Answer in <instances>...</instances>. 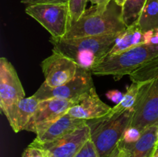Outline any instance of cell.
<instances>
[{"label": "cell", "mask_w": 158, "mask_h": 157, "mask_svg": "<svg viewBox=\"0 0 158 157\" xmlns=\"http://www.w3.org/2000/svg\"><path fill=\"white\" fill-rule=\"evenodd\" d=\"M143 44H145L143 32L136 22L134 24L127 26L123 32L118 33L114 46L108 55L120 54Z\"/></svg>", "instance_id": "16"}, {"label": "cell", "mask_w": 158, "mask_h": 157, "mask_svg": "<svg viewBox=\"0 0 158 157\" xmlns=\"http://www.w3.org/2000/svg\"><path fill=\"white\" fill-rule=\"evenodd\" d=\"M137 23L143 32L158 28V0H148Z\"/></svg>", "instance_id": "17"}, {"label": "cell", "mask_w": 158, "mask_h": 157, "mask_svg": "<svg viewBox=\"0 0 158 157\" xmlns=\"http://www.w3.org/2000/svg\"><path fill=\"white\" fill-rule=\"evenodd\" d=\"M76 100L49 99L40 102L35 113L25 127V130L35 132L39 127L55 121L67 113Z\"/></svg>", "instance_id": "11"}, {"label": "cell", "mask_w": 158, "mask_h": 157, "mask_svg": "<svg viewBox=\"0 0 158 157\" xmlns=\"http://www.w3.org/2000/svg\"><path fill=\"white\" fill-rule=\"evenodd\" d=\"M75 157H100V155L95 145L89 138Z\"/></svg>", "instance_id": "23"}, {"label": "cell", "mask_w": 158, "mask_h": 157, "mask_svg": "<svg viewBox=\"0 0 158 157\" xmlns=\"http://www.w3.org/2000/svg\"><path fill=\"white\" fill-rule=\"evenodd\" d=\"M20 2L31 6L36 4H68L69 0H20Z\"/></svg>", "instance_id": "25"}, {"label": "cell", "mask_w": 158, "mask_h": 157, "mask_svg": "<svg viewBox=\"0 0 158 157\" xmlns=\"http://www.w3.org/2000/svg\"><path fill=\"white\" fill-rule=\"evenodd\" d=\"M117 34L87 36L76 38H54L49 42L52 51L63 54L82 69L91 71L109 54L117 38Z\"/></svg>", "instance_id": "1"}, {"label": "cell", "mask_w": 158, "mask_h": 157, "mask_svg": "<svg viewBox=\"0 0 158 157\" xmlns=\"http://www.w3.org/2000/svg\"><path fill=\"white\" fill-rule=\"evenodd\" d=\"M127 27L122 18V7L113 0L102 12H98L95 6L86 9L80 19L70 26L63 38L117 34Z\"/></svg>", "instance_id": "2"}, {"label": "cell", "mask_w": 158, "mask_h": 157, "mask_svg": "<svg viewBox=\"0 0 158 157\" xmlns=\"http://www.w3.org/2000/svg\"><path fill=\"white\" fill-rule=\"evenodd\" d=\"M134 110L130 127L137 128L142 132L148 128L158 126V78L143 83Z\"/></svg>", "instance_id": "6"}, {"label": "cell", "mask_w": 158, "mask_h": 157, "mask_svg": "<svg viewBox=\"0 0 158 157\" xmlns=\"http://www.w3.org/2000/svg\"><path fill=\"white\" fill-rule=\"evenodd\" d=\"M94 6H96L97 11L100 12H103L106 9L108 5L113 1V0H89Z\"/></svg>", "instance_id": "27"}, {"label": "cell", "mask_w": 158, "mask_h": 157, "mask_svg": "<svg viewBox=\"0 0 158 157\" xmlns=\"http://www.w3.org/2000/svg\"><path fill=\"white\" fill-rule=\"evenodd\" d=\"M114 1L115 2L117 3L119 6H121V7H123V5L125 4V2H126L127 0H114Z\"/></svg>", "instance_id": "29"}, {"label": "cell", "mask_w": 158, "mask_h": 157, "mask_svg": "<svg viewBox=\"0 0 158 157\" xmlns=\"http://www.w3.org/2000/svg\"><path fill=\"white\" fill-rule=\"evenodd\" d=\"M26 13L36 20L54 38H63L70 28L68 4H36L28 6Z\"/></svg>", "instance_id": "5"}, {"label": "cell", "mask_w": 158, "mask_h": 157, "mask_svg": "<svg viewBox=\"0 0 158 157\" xmlns=\"http://www.w3.org/2000/svg\"><path fill=\"white\" fill-rule=\"evenodd\" d=\"M86 124V120L65 114L55 121L39 127L35 132L36 138L34 141L39 143H49L72 133Z\"/></svg>", "instance_id": "13"}, {"label": "cell", "mask_w": 158, "mask_h": 157, "mask_svg": "<svg viewBox=\"0 0 158 157\" xmlns=\"http://www.w3.org/2000/svg\"><path fill=\"white\" fill-rule=\"evenodd\" d=\"M26 98L24 89L12 63L5 57L0 58V108L7 115Z\"/></svg>", "instance_id": "8"}, {"label": "cell", "mask_w": 158, "mask_h": 157, "mask_svg": "<svg viewBox=\"0 0 158 157\" xmlns=\"http://www.w3.org/2000/svg\"><path fill=\"white\" fill-rule=\"evenodd\" d=\"M157 135H158V132H157Z\"/></svg>", "instance_id": "31"}, {"label": "cell", "mask_w": 158, "mask_h": 157, "mask_svg": "<svg viewBox=\"0 0 158 157\" xmlns=\"http://www.w3.org/2000/svg\"><path fill=\"white\" fill-rule=\"evenodd\" d=\"M157 55L158 45H140L120 54L107 55L91 72L96 75H113L116 80L120 79Z\"/></svg>", "instance_id": "4"}, {"label": "cell", "mask_w": 158, "mask_h": 157, "mask_svg": "<svg viewBox=\"0 0 158 157\" xmlns=\"http://www.w3.org/2000/svg\"><path fill=\"white\" fill-rule=\"evenodd\" d=\"M134 108L118 113H111L100 118L86 120L90 129V139L95 145L100 157H107L118 146L124 132L130 127Z\"/></svg>", "instance_id": "3"}, {"label": "cell", "mask_w": 158, "mask_h": 157, "mask_svg": "<svg viewBox=\"0 0 158 157\" xmlns=\"http://www.w3.org/2000/svg\"><path fill=\"white\" fill-rule=\"evenodd\" d=\"M125 150L120 144L118 145L117 148L113 151L112 153L107 157H125Z\"/></svg>", "instance_id": "28"}, {"label": "cell", "mask_w": 158, "mask_h": 157, "mask_svg": "<svg viewBox=\"0 0 158 157\" xmlns=\"http://www.w3.org/2000/svg\"><path fill=\"white\" fill-rule=\"evenodd\" d=\"M142 132L135 127H128L124 132L120 143L123 145H130L138 141Z\"/></svg>", "instance_id": "22"}, {"label": "cell", "mask_w": 158, "mask_h": 157, "mask_svg": "<svg viewBox=\"0 0 158 157\" xmlns=\"http://www.w3.org/2000/svg\"><path fill=\"white\" fill-rule=\"evenodd\" d=\"M40 102L34 95L23 99L6 115L14 132H19L25 130V127L35 113Z\"/></svg>", "instance_id": "15"}, {"label": "cell", "mask_w": 158, "mask_h": 157, "mask_svg": "<svg viewBox=\"0 0 158 157\" xmlns=\"http://www.w3.org/2000/svg\"><path fill=\"white\" fill-rule=\"evenodd\" d=\"M132 83H144L158 78V55L145 62L129 75Z\"/></svg>", "instance_id": "18"}, {"label": "cell", "mask_w": 158, "mask_h": 157, "mask_svg": "<svg viewBox=\"0 0 158 157\" xmlns=\"http://www.w3.org/2000/svg\"><path fill=\"white\" fill-rule=\"evenodd\" d=\"M148 0H127L122 7V18L127 26L137 22Z\"/></svg>", "instance_id": "19"}, {"label": "cell", "mask_w": 158, "mask_h": 157, "mask_svg": "<svg viewBox=\"0 0 158 157\" xmlns=\"http://www.w3.org/2000/svg\"><path fill=\"white\" fill-rule=\"evenodd\" d=\"M90 138V129L86 124L72 133L49 143L31 144L44 149L48 157H75Z\"/></svg>", "instance_id": "9"}, {"label": "cell", "mask_w": 158, "mask_h": 157, "mask_svg": "<svg viewBox=\"0 0 158 157\" xmlns=\"http://www.w3.org/2000/svg\"><path fill=\"white\" fill-rule=\"evenodd\" d=\"M46 85L57 87L70 81L76 75L78 66L63 54L52 51V54L41 63Z\"/></svg>", "instance_id": "10"}, {"label": "cell", "mask_w": 158, "mask_h": 157, "mask_svg": "<svg viewBox=\"0 0 158 157\" xmlns=\"http://www.w3.org/2000/svg\"><path fill=\"white\" fill-rule=\"evenodd\" d=\"M106 96L110 100H111L113 103H116V105H117L119 104L122 101V99H123V96H124V94L122 93L119 90L114 89V90H110L109 92H106Z\"/></svg>", "instance_id": "26"}, {"label": "cell", "mask_w": 158, "mask_h": 157, "mask_svg": "<svg viewBox=\"0 0 158 157\" xmlns=\"http://www.w3.org/2000/svg\"><path fill=\"white\" fill-rule=\"evenodd\" d=\"M158 126H153L142 132L138 141L133 144L123 145L125 157H153L158 149Z\"/></svg>", "instance_id": "14"}, {"label": "cell", "mask_w": 158, "mask_h": 157, "mask_svg": "<svg viewBox=\"0 0 158 157\" xmlns=\"http://www.w3.org/2000/svg\"><path fill=\"white\" fill-rule=\"evenodd\" d=\"M112 108L103 103L96 92L95 87L80 95L66 114L80 119L90 120L108 115Z\"/></svg>", "instance_id": "12"}, {"label": "cell", "mask_w": 158, "mask_h": 157, "mask_svg": "<svg viewBox=\"0 0 158 157\" xmlns=\"http://www.w3.org/2000/svg\"><path fill=\"white\" fill-rule=\"evenodd\" d=\"M88 0H69L68 6L69 9V23L70 26L77 22L86 10Z\"/></svg>", "instance_id": "21"}, {"label": "cell", "mask_w": 158, "mask_h": 157, "mask_svg": "<svg viewBox=\"0 0 158 157\" xmlns=\"http://www.w3.org/2000/svg\"><path fill=\"white\" fill-rule=\"evenodd\" d=\"M143 83H132V84L127 88V90L124 93V96L119 104L116 105L112 108L111 113H118L126 111L127 109L134 108L137 101L139 91Z\"/></svg>", "instance_id": "20"}, {"label": "cell", "mask_w": 158, "mask_h": 157, "mask_svg": "<svg viewBox=\"0 0 158 157\" xmlns=\"http://www.w3.org/2000/svg\"><path fill=\"white\" fill-rule=\"evenodd\" d=\"M23 157H48L44 149L30 144L24 150Z\"/></svg>", "instance_id": "24"}, {"label": "cell", "mask_w": 158, "mask_h": 157, "mask_svg": "<svg viewBox=\"0 0 158 157\" xmlns=\"http://www.w3.org/2000/svg\"><path fill=\"white\" fill-rule=\"evenodd\" d=\"M153 157H158V149L157 150V152H155V154H154V155Z\"/></svg>", "instance_id": "30"}, {"label": "cell", "mask_w": 158, "mask_h": 157, "mask_svg": "<svg viewBox=\"0 0 158 157\" xmlns=\"http://www.w3.org/2000/svg\"><path fill=\"white\" fill-rule=\"evenodd\" d=\"M94 87L91 71L78 66L77 74L70 81L57 87H50L43 83L33 95L40 101L49 99L77 100Z\"/></svg>", "instance_id": "7"}]
</instances>
